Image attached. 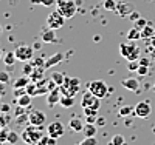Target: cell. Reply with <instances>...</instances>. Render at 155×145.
Here are the masks:
<instances>
[{
	"instance_id": "8",
	"label": "cell",
	"mask_w": 155,
	"mask_h": 145,
	"mask_svg": "<svg viewBox=\"0 0 155 145\" xmlns=\"http://www.w3.org/2000/svg\"><path fill=\"white\" fill-rule=\"evenodd\" d=\"M101 99L98 96H95L92 91H85L82 96V108H93V110H99V102Z\"/></svg>"
},
{
	"instance_id": "49",
	"label": "cell",
	"mask_w": 155,
	"mask_h": 145,
	"mask_svg": "<svg viewBox=\"0 0 155 145\" xmlns=\"http://www.w3.org/2000/svg\"><path fill=\"white\" fill-rule=\"evenodd\" d=\"M0 145H5V142H3V140H0Z\"/></svg>"
},
{
	"instance_id": "2",
	"label": "cell",
	"mask_w": 155,
	"mask_h": 145,
	"mask_svg": "<svg viewBox=\"0 0 155 145\" xmlns=\"http://www.w3.org/2000/svg\"><path fill=\"white\" fill-rule=\"evenodd\" d=\"M20 136H22V139L27 142V143L36 145L39 140H41V137H42L44 134H42V130L39 128V127L30 124V127H25V128H23V131H22Z\"/></svg>"
},
{
	"instance_id": "16",
	"label": "cell",
	"mask_w": 155,
	"mask_h": 145,
	"mask_svg": "<svg viewBox=\"0 0 155 145\" xmlns=\"http://www.w3.org/2000/svg\"><path fill=\"white\" fill-rule=\"evenodd\" d=\"M68 127L71 131H74V133H82V130H84V122L79 119V117H71L70 122H68Z\"/></svg>"
},
{
	"instance_id": "38",
	"label": "cell",
	"mask_w": 155,
	"mask_h": 145,
	"mask_svg": "<svg viewBox=\"0 0 155 145\" xmlns=\"http://www.w3.org/2000/svg\"><path fill=\"white\" fill-rule=\"evenodd\" d=\"M9 82V73L8 71H0V84H8Z\"/></svg>"
},
{
	"instance_id": "6",
	"label": "cell",
	"mask_w": 155,
	"mask_h": 145,
	"mask_svg": "<svg viewBox=\"0 0 155 145\" xmlns=\"http://www.w3.org/2000/svg\"><path fill=\"white\" fill-rule=\"evenodd\" d=\"M87 90H88V91H92V93H93L95 96H98L99 99L106 97L107 93H109V87L106 85L104 80H93V82H90Z\"/></svg>"
},
{
	"instance_id": "34",
	"label": "cell",
	"mask_w": 155,
	"mask_h": 145,
	"mask_svg": "<svg viewBox=\"0 0 155 145\" xmlns=\"http://www.w3.org/2000/svg\"><path fill=\"white\" fill-rule=\"evenodd\" d=\"M8 124H9V117H8V113L0 114V128H5V127H8Z\"/></svg>"
},
{
	"instance_id": "20",
	"label": "cell",
	"mask_w": 155,
	"mask_h": 145,
	"mask_svg": "<svg viewBox=\"0 0 155 145\" xmlns=\"http://www.w3.org/2000/svg\"><path fill=\"white\" fill-rule=\"evenodd\" d=\"M30 82H31V79L27 77V74H25V76H22V77H19V79L14 80V88H27V85Z\"/></svg>"
},
{
	"instance_id": "24",
	"label": "cell",
	"mask_w": 155,
	"mask_h": 145,
	"mask_svg": "<svg viewBox=\"0 0 155 145\" xmlns=\"http://www.w3.org/2000/svg\"><path fill=\"white\" fill-rule=\"evenodd\" d=\"M64 108H71L74 105V97L73 96H62L61 97V102H59Z\"/></svg>"
},
{
	"instance_id": "33",
	"label": "cell",
	"mask_w": 155,
	"mask_h": 145,
	"mask_svg": "<svg viewBox=\"0 0 155 145\" xmlns=\"http://www.w3.org/2000/svg\"><path fill=\"white\" fill-rule=\"evenodd\" d=\"M116 3L118 2H115V0H104V9L106 11H115Z\"/></svg>"
},
{
	"instance_id": "46",
	"label": "cell",
	"mask_w": 155,
	"mask_h": 145,
	"mask_svg": "<svg viewBox=\"0 0 155 145\" xmlns=\"http://www.w3.org/2000/svg\"><path fill=\"white\" fill-rule=\"evenodd\" d=\"M96 122H98V125H104V124H106V121L102 119V117H98V119H96Z\"/></svg>"
},
{
	"instance_id": "52",
	"label": "cell",
	"mask_w": 155,
	"mask_h": 145,
	"mask_svg": "<svg viewBox=\"0 0 155 145\" xmlns=\"http://www.w3.org/2000/svg\"><path fill=\"white\" fill-rule=\"evenodd\" d=\"M110 145H112V143H110Z\"/></svg>"
},
{
	"instance_id": "25",
	"label": "cell",
	"mask_w": 155,
	"mask_h": 145,
	"mask_svg": "<svg viewBox=\"0 0 155 145\" xmlns=\"http://www.w3.org/2000/svg\"><path fill=\"white\" fill-rule=\"evenodd\" d=\"M138 39H141V31L137 30L135 26H134V28H132V30H129V33H127V40L135 42V40H138Z\"/></svg>"
},
{
	"instance_id": "43",
	"label": "cell",
	"mask_w": 155,
	"mask_h": 145,
	"mask_svg": "<svg viewBox=\"0 0 155 145\" xmlns=\"http://www.w3.org/2000/svg\"><path fill=\"white\" fill-rule=\"evenodd\" d=\"M11 107L8 103H0V113H9Z\"/></svg>"
},
{
	"instance_id": "10",
	"label": "cell",
	"mask_w": 155,
	"mask_h": 145,
	"mask_svg": "<svg viewBox=\"0 0 155 145\" xmlns=\"http://www.w3.org/2000/svg\"><path fill=\"white\" fill-rule=\"evenodd\" d=\"M28 124H31V125H36V127H42L44 124H45V121H47V116H45V113L44 111H39V110H33V111H30L28 113Z\"/></svg>"
},
{
	"instance_id": "42",
	"label": "cell",
	"mask_w": 155,
	"mask_h": 145,
	"mask_svg": "<svg viewBox=\"0 0 155 145\" xmlns=\"http://www.w3.org/2000/svg\"><path fill=\"white\" fill-rule=\"evenodd\" d=\"M25 93H27V88H14V96H16V99H17L19 96L25 94Z\"/></svg>"
},
{
	"instance_id": "40",
	"label": "cell",
	"mask_w": 155,
	"mask_h": 145,
	"mask_svg": "<svg viewBox=\"0 0 155 145\" xmlns=\"http://www.w3.org/2000/svg\"><path fill=\"white\" fill-rule=\"evenodd\" d=\"M33 71H34V67H33V63L30 62V65H25L23 67V74H33Z\"/></svg>"
},
{
	"instance_id": "15",
	"label": "cell",
	"mask_w": 155,
	"mask_h": 145,
	"mask_svg": "<svg viewBox=\"0 0 155 145\" xmlns=\"http://www.w3.org/2000/svg\"><path fill=\"white\" fill-rule=\"evenodd\" d=\"M64 60V52H56V54H53L51 57L45 59V68L50 70V68H53L54 65H58L59 62Z\"/></svg>"
},
{
	"instance_id": "5",
	"label": "cell",
	"mask_w": 155,
	"mask_h": 145,
	"mask_svg": "<svg viewBox=\"0 0 155 145\" xmlns=\"http://www.w3.org/2000/svg\"><path fill=\"white\" fill-rule=\"evenodd\" d=\"M65 17H64L61 12L56 9V11H51L50 14H48V17H47V26L48 28H51V30H61L62 26H64V23H65Z\"/></svg>"
},
{
	"instance_id": "9",
	"label": "cell",
	"mask_w": 155,
	"mask_h": 145,
	"mask_svg": "<svg viewBox=\"0 0 155 145\" xmlns=\"http://www.w3.org/2000/svg\"><path fill=\"white\" fill-rule=\"evenodd\" d=\"M134 11H135V6L130 2H126V0L118 2V3H116V8H115V12L120 17H129V16H130V12H134Z\"/></svg>"
},
{
	"instance_id": "27",
	"label": "cell",
	"mask_w": 155,
	"mask_h": 145,
	"mask_svg": "<svg viewBox=\"0 0 155 145\" xmlns=\"http://www.w3.org/2000/svg\"><path fill=\"white\" fill-rule=\"evenodd\" d=\"M120 116L121 117H126V116H129V114H132V113H135V107H130V105H123V107L120 108Z\"/></svg>"
},
{
	"instance_id": "26",
	"label": "cell",
	"mask_w": 155,
	"mask_h": 145,
	"mask_svg": "<svg viewBox=\"0 0 155 145\" xmlns=\"http://www.w3.org/2000/svg\"><path fill=\"white\" fill-rule=\"evenodd\" d=\"M50 79H53V80L58 84V87H61L64 84V80H65V76H64L62 73H59V71H53L50 74Z\"/></svg>"
},
{
	"instance_id": "31",
	"label": "cell",
	"mask_w": 155,
	"mask_h": 145,
	"mask_svg": "<svg viewBox=\"0 0 155 145\" xmlns=\"http://www.w3.org/2000/svg\"><path fill=\"white\" fill-rule=\"evenodd\" d=\"M58 0H31L33 5H44V6H53Z\"/></svg>"
},
{
	"instance_id": "12",
	"label": "cell",
	"mask_w": 155,
	"mask_h": 145,
	"mask_svg": "<svg viewBox=\"0 0 155 145\" xmlns=\"http://www.w3.org/2000/svg\"><path fill=\"white\" fill-rule=\"evenodd\" d=\"M64 131H65V128H64V125L61 124V122H58V121H54V122H51L48 127H47V133L50 134V136H53V137H61V136H64Z\"/></svg>"
},
{
	"instance_id": "35",
	"label": "cell",
	"mask_w": 155,
	"mask_h": 145,
	"mask_svg": "<svg viewBox=\"0 0 155 145\" xmlns=\"http://www.w3.org/2000/svg\"><path fill=\"white\" fill-rule=\"evenodd\" d=\"M78 145H98V140H96L95 136H92V137H85L81 143H78Z\"/></svg>"
},
{
	"instance_id": "21",
	"label": "cell",
	"mask_w": 155,
	"mask_h": 145,
	"mask_svg": "<svg viewBox=\"0 0 155 145\" xmlns=\"http://www.w3.org/2000/svg\"><path fill=\"white\" fill-rule=\"evenodd\" d=\"M36 145H58V139L53 137V136H50V134H47V136H42L41 140H39Z\"/></svg>"
},
{
	"instance_id": "51",
	"label": "cell",
	"mask_w": 155,
	"mask_h": 145,
	"mask_svg": "<svg viewBox=\"0 0 155 145\" xmlns=\"http://www.w3.org/2000/svg\"><path fill=\"white\" fill-rule=\"evenodd\" d=\"M153 90H155V85H153Z\"/></svg>"
},
{
	"instance_id": "32",
	"label": "cell",
	"mask_w": 155,
	"mask_h": 145,
	"mask_svg": "<svg viewBox=\"0 0 155 145\" xmlns=\"http://www.w3.org/2000/svg\"><path fill=\"white\" fill-rule=\"evenodd\" d=\"M30 62L33 63V67H34V68H39V67H45V59H42V57H33Z\"/></svg>"
},
{
	"instance_id": "29",
	"label": "cell",
	"mask_w": 155,
	"mask_h": 145,
	"mask_svg": "<svg viewBox=\"0 0 155 145\" xmlns=\"http://www.w3.org/2000/svg\"><path fill=\"white\" fill-rule=\"evenodd\" d=\"M147 25H149V22H147L144 17H140L138 20H135V22H134V26H135L137 30H140V31H141V30H144Z\"/></svg>"
},
{
	"instance_id": "48",
	"label": "cell",
	"mask_w": 155,
	"mask_h": 145,
	"mask_svg": "<svg viewBox=\"0 0 155 145\" xmlns=\"http://www.w3.org/2000/svg\"><path fill=\"white\" fill-rule=\"evenodd\" d=\"M3 59V52H2V49H0V60Z\"/></svg>"
},
{
	"instance_id": "37",
	"label": "cell",
	"mask_w": 155,
	"mask_h": 145,
	"mask_svg": "<svg viewBox=\"0 0 155 145\" xmlns=\"http://www.w3.org/2000/svg\"><path fill=\"white\" fill-rule=\"evenodd\" d=\"M9 128L8 127H5V128H0V140H3V142H6L8 140V134H9Z\"/></svg>"
},
{
	"instance_id": "22",
	"label": "cell",
	"mask_w": 155,
	"mask_h": 145,
	"mask_svg": "<svg viewBox=\"0 0 155 145\" xmlns=\"http://www.w3.org/2000/svg\"><path fill=\"white\" fill-rule=\"evenodd\" d=\"M3 62L6 67H12L16 62H17V57H16V52L14 51H11V52H6L5 57H3Z\"/></svg>"
},
{
	"instance_id": "28",
	"label": "cell",
	"mask_w": 155,
	"mask_h": 145,
	"mask_svg": "<svg viewBox=\"0 0 155 145\" xmlns=\"http://www.w3.org/2000/svg\"><path fill=\"white\" fill-rule=\"evenodd\" d=\"M19 139H22V136L17 134V131H12V130H11L9 134H8V140H6V142H8L9 145H16V143L19 142Z\"/></svg>"
},
{
	"instance_id": "7",
	"label": "cell",
	"mask_w": 155,
	"mask_h": 145,
	"mask_svg": "<svg viewBox=\"0 0 155 145\" xmlns=\"http://www.w3.org/2000/svg\"><path fill=\"white\" fill-rule=\"evenodd\" d=\"M14 52H16V57L19 62H30L34 57V48L28 45H19L14 49Z\"/></svg>"
},
{
	"instance_id": "36",
	"label": "cell",
	"mask_w": 155,
	"mask_h": 145,
	"mask_svg": "<svg viewBox=\"0 0 155 145\" xmlns=\"http://www.w3.org/2000/svg\"><path fill=\"white\" fill-rule=\"evenodd\" d=\"M127 68L130 70V71H138V68H140V60H129Z\"/></svg>"
},
{
	"instance_id": "18",
	"label": "cell",
	"mask_w": 155,
	"mask_h": 145,
	"mask_svg": "<svg viewBox=\"0 0 155 145\" xmlns=\"http://www.w3.org/2000/svg\"><path fill=\"white\" fill-rule=\"evenodd\" d=\"M31 97H33V96H30L28 93L19 96V97H17V107H25V108L31 107Z\"/></svg>"
},
{
	"instance_id": "3",
	"label": "cell",
	"mask_w": 155,
	"mask_h": 145,
	"mask_svg": "<svg viewBox=\"0 0 155 145\" xmlns=\"http://www.w3.org/2000/svg\"><path fill=\"white\" fill-rule=\"evenodd\" d=\"M120 54L129 62V60H138L140 57V48L135 45V42L129 40L127 43L120 45Z\"/></svg>"
},
{
	"instance_id": "14",
	"label": "cell",
	"mask_w": 155,
	"mask_h": 145,
	"mask_svg": "<svg viewBox=\"0 0 155 145\" xmlns=\"http://www.w3.org/2000/svg\"><path fill=\"white\" fill-rule=\"evenodd\" d=\"M41 37H42V42H44V43H54L56 39H58V37H56V30H51V28L42 30Z\"/></svg>"
},
{
	"instance_id": "17",
	"label": "cell",
	"mask_w": 155,
	"mask_h": 145,
	"mask_svg": "<svg viewBox=\"0 0 155 145\" xmlns=\"http://www.w3.org/2000/svg\"><path fill=\"white\" fill-rule=\"evenodd\" d=\"M121 85L127 90H130V91H138V88H140V82L137 79H124L121 82Z\"/></svg>"
},
{
	"instance_id": "23",
	"label": "cell",
	"mask_w": 155,
	"mask_h": 145,
	"mask_svg": "<svg viewBox=\"0 0 155 145\" xmlns=\"http://www.w3.org/2000/svg\"><path fill=\"white\" fill-rule=\"evenodd\" d=\"M155 36V28L149 23L144 30H141V39H150V37H153Z\"/></svg>"
},
{
	"instance_id": "45",
	"label": "cell",
	"mask_w": 155,
	"mask_h": 145,
	"mask_svg": "<svg viewBox=\"0 0 155 145\" xmlns=\"http://www.w3.org/2000/svg\"><path fill=\"white\" fill-rule=\"evenodd\" d=\"M149 63H150L149 59H141L140 60V65H146V67H149Z\"/></svg>"
},
{
	"instance_id": "41",
	"label": "cell",
	"mask_w": 155,
	"mask_h": 145,
	"mask_svg": "<svg viewBox=\"0 0 155 145\" xmlns=\"http://www.w3.org/2000/svg\"><path fill=\"white\" fill-rule=\"evenodd\" d=\"M84 114H85V116H98V110H93V108H84Z\"/></svg>"
},
{
	"instance_id": "30",
	"label": "cell",
	"mask_w": 155,
	"mask_h": 145,
	"mask_svg": "<svg viewBox=\"0 0 155 145\" xmlns=\"http://www.w3.org/2000/svg\"><path fill=\"white\" fill-rule=\"evenodd\" d=\"M110 143H112V145H126V139H124V136H121V134H115V136L112 137Z\"/></svg>"
},
{
	"instance_id": "1",
	"label": "cell",
	"mask_w": 155,
	"mask_h": 145,
	"mask_svg": "<svg viewBox=\"0 0 155 145\" xmlns=\"http://www.w3.org/2000/svg\"><path fill=\"white\" fill-rule=\"evenodd\" d=\"M79 88H81L79 79L78 77H68V76H65V80H64V84L59 87L62 96H73V97L78 91H79Z\"/></svg>"
},
{
	"instance_id": "4",
	"label": "cell",
	"mask_w": 155,
	"mask_h": 145,
	"mask_svg": "<svg viewBox=\"0 0 155 145\" xmlns=\"http://www.w3.org/2000/svg\"><path fill=\"white\" fill-rule=\"evenodd\" d=\"M56 5H58V11L65 19H71L78 11V5L71 2V0H58Z\"/></svg>"
},
{
	"instance_id": "19",
	"label": "cell",
	"mask_w": 155,
	"mask_h": 145,
	"mask_svg": "<svg viewBox=\"0 0 155 145\" xmlns=\"http://www.w3.org/2000/svg\"><path fill=\"white\" fill-rule=\"evenodd\" d=\"M96 131H98V128L95 124H87L82 130V133L85 137H92V136H96Z\"/></svg>"
},
{
	"instance_id": "39",
	"label": "cell",
	"mask_w": 155,
	"mask_h": 145,
	"mask_svg": "<svg viewBox=\"0 0 155 145\" xmlns=\"http://www.w3.org/2000/svg\"><path fill=\"white\" fill-rule=\"evenodd\" d=\"M140 76H147L149 74V67H146V65H140V68L137 71Z\"/></svg>"
},
{
	"instance_id": "44",
	"label": "cell",
	"mask_w": 155,
	"mask_h": 145,
	"mask_svg": "<svg viewBox=\"0 0 155 145\" xmlns=\"http://www.w3.org/2000/svg\"><path fill=\"white\" fill-rule=\"evenodd\" d=\"M141 16H140V12H137V11H134V12H130V16H129V20H132V22H135V20H138Z\"/></svg>"
},
{
	"instance_id": "11",
	"label": "cell",
	"mask_w": 155,
	"mask_h": 145,
	"mask_svg": "<svg viewBox=\"0 0 155 145\" xmlns=\"http://www.w3.org/2000/svg\"><path fill=\"white\" fill-rule=\"evenodd\" d=\"M152 113V107H150V103L143 100V102H138L135 105V116L137 117H141V119H146V117Z\"/></svg>"
},
{
	"instance_id": "13",
	"label": "cell",
	"mask_w": 155,
	"mask_h": 145,
	"mask_svg": "<svg viewBox=\"0 0 155 145\" xmlns=\"http://www.w3.org/2000/svg\"><path fill=\"white\" fill-rule=\"evenodd\" d=\"M61 97H62V93H61V90L59 87L53 91H50V93L47 94V103H48V107H54L56 103L61 102Z\"/></svg>"
},
{
	"instance_id": "47",
	"label": "cell",
	"mask_w": 155,
	"mask_h": 145,
	"mask_svg": "<svg viewBox=\"0 0 155 145\" xmlns=\"http://www.w3.org/2000/svg\"><path fill=\"white\" fill-rule=\"evenodd\" d=\"M33 45H34V46H33L34 49H39V48H41V43H39V42H36V43H33Z\"/></svg>"
},
{
	"instance_id": "50",
	"label": "cell",
	"mask_w": 155,
	"mask_h": 145,
	"mask_svg": "<svg viewBox=\"0 0 155 145\" xmlns=\"http://www.w3.org/2000/svg\"><path fill=\"white\" fill-rule=\"evenodd\" d=\"M0 33H2V26H0Z\"/></svg>"
}]
</instances>
